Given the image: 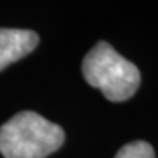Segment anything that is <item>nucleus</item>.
Instances as JSON below:
<instances>
[{
    "mask_svg": "<svg viewBox=\"0 0 158 158\" xmlns=\"http://www.w3.org/2000/svg\"><path fill=\"white\" fill-rule=\"evenodd\" d=\"M64 142L61 126L35 111H19L0 126L3 158H47Z\"/></svg>",
    "mask_w": 158,
    "mask_h": 158,
    "instance_id": "f257e3e1",
    "label": "nucleus"
},
{
    "mask_svg": "<svg viewBox=\"0 0 158 158\" xmlns=\"http://www.w3.org/2000/svg\"><path fill=\"white\" fill-rule=\"evenodd\" d=\"M114 158H156L155 150L145 140H134L119 148Z\"/></svg>",
    "mask_w": 158,
    "mask_h": 158,
    "instance_id": "20e7f679",
    "label": "nucleus"
},
{
    "mask_svg": "<svg viewBox=\"0 0 158 158\" xmlns=\"http://www.w3.org/2000/svg\"><path fill=\"white\" fill-rule=\"evenodd\" d=\"M82 76L110 102L129 100L140 85V71L108 42L100 40L82 60Z\"/></svg>",
    "mask_w": 158,
    "mask_h": 158,
    "instance_id": "f03ea898",
    "label": "nucleus"
},
{
    "mask_svg": "<svg viewBox=\"0 0 158 158\" xmlns=\"http://www.w3.org/2000/svg\"><path fill=\"white\" fill-rule=\"evenodd\" d=\"M39 44V35L29 29L0 27V71L29 55Z\"/></svg>",
    "mask_w": 158,
    "mask_h": 158,
    "instance_id": "7ed1b4c3",
    "label": "nucleus"
}]
</instances>
